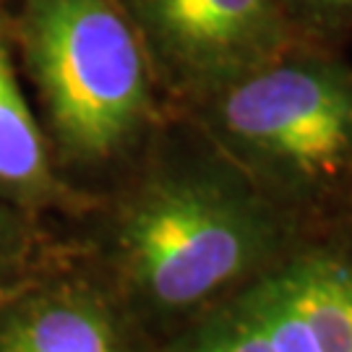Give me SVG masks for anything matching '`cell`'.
I'll return each instance as SVG.
<instances>
[{"label":"cell","instance_id":"obj_11","mask_svg":"<svg viewBox=\"0 0 352 352\" xmlns=\"http://www.w3.org/2000/svg\"><path fill=\"white\" fill-rule=\"evenodd\" d=\"M21 227L8 209L0 206V274L19 258L21 253Z\"/></svg>","mask_w":352,"mask_h":352},{"label":"cell","instance_id":"obj_9","mask_svg":"<svg viewBox=\"0 0 352 352\" xmlns=\"http://www.w3.org/2000/svg\"><path fill=\"white\" fill-rule=\"evenodd\" d=\"M175 352H272V347L251 318L235 308V314L214 321Z\"/></svg>","mask_w":352,"mask_h":352},{"label":"cell","instance_id":"obj_6","mask_svg":"<svg viewBox=\"0 0 352 352\" xmlns=\"http://www.w3.org/2000/svg\"><path fill=\"white\" fill-rule=\"evenodd\" d=\"M274 279L311 327L321 352H352V266L314 256Z\"/></svg>","mask_w":352,"mask_h":352},{"label":"cell","instance_id":"obj_7","mask_svg":"<svg viewBox=\"0 0 352 352\" xmlns=\"http://www.w3.org/2000/svg\"><path fill=\"white\" fill-rule=\"evenodd\" d=\"M50 186L45 139L19 89L8 50L0 42V190L42 196Z\"/></svg>","mask_w":352,"mask_h":352},{"label":"cell","instance_id":"obj_5","mask_svg":"<svg viewBox=\"0 0 352 352\" xmlns=\"http://www.w3.org/2000/svg\"><path fill=\"white\" fill-rule=\"evenodd\" d=\"M0 352H118V337L100 302L58 289L21 302L0 321Z\"/></svg>","mask_w":352,"mask_h":352},{"label":"cell","instance_id":"obj_4","mask_svg":"<svg viewBox=\"0 0 352 352\" xmlns=\"http://www.w3.org/2000/svg\"><path fill=\"white\" fill-rule=\"evenodd\" d=\"M151 50L188 84L225 89L279 60L292 26L277 0H128Z\"/></svg>","mask_w":352,"mask_h":352},{"label":"cell","instance_id":"obj_8","mask_svg":"<svg viewBox=\"0 0 352 352\" xmlns=\"http://www.w3.org/2000/svg\"><path fill=\"white\" fill-rule=\"evenodd\" d=\"M238 311L258 327L272 352H321L311 327L279 289L274 277L256 285L240 300Z\"/></svg>","mask_w":352,"mask_h":352},{"label":"cell","instance_id":"obj_3","mask_svg":"<svg viewBox=\"0 0 352 352\" xmlns=\"http://www.w3.org/2000/svg\"><path fill=\"white\" fill-rule=\"evenodd\" d=\"M225 131L240 146L302 177L352 160V76L318 58H287L225 87Z\"/></svg>","mask_w":352,"mask_h":352},{"label":"cell","instance_id":"obj_2","mask_svg":"<svg viewBox=\"0 0 352 352\" xmlns=\"http://www.w3.org/2000/svg\"><path fill=\"white\" fill-rule=\"evenodd\" d=\"M266 245L248 199L209 177H164L131 206L120 230L133 287L154 305H199L245 274Z\"/></svg>","mask_w":352,"mask_h":352},{"label":"cell","instance_id":"obj_1","mask_svg":"<svg viewBox=\"0 0 352 352\" xmlns=\"http://www.w3.org/2000/svg\"><path fill=\"white\" fill-rule=\"evenodd\" d=\"M24 47L71 157L107 160L136 133L149 107L146 60L115 0H26Z\"/></svg>","mask_w":352,"mask_h":352},{"label":"cell","instance_id":"obj_10","mask_svg":"<svg viewBox=\"0 0 352 352\" xmlns=\"http://www.w3.org/2000/svg\"><path fill=\"white\" fill-rule=\"evenodd\" d=\"M289 26L295 21L314 29H337L352 21V0H277Z\"/></svg>","mask_w":352,"mask_h":352}]
</instances>
